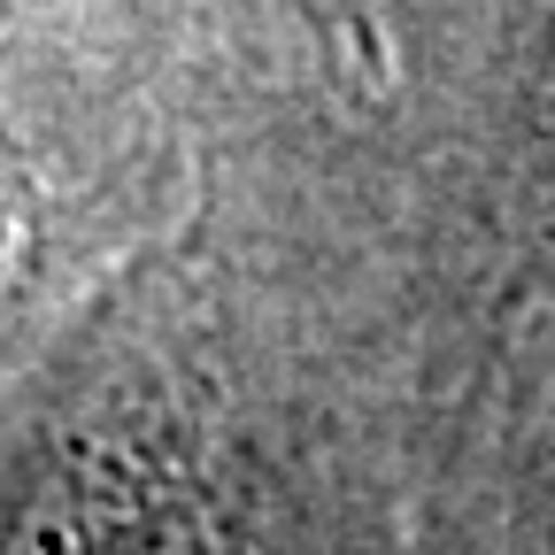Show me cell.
Listing matches in <instances>:
<instances>
[{
    "instance_id": "obj_1",
    "label": "cell",
    "mask_w": 555,
    "mask_h": 555,
    "mask_svg": "<svg viewBox=\"0 0 555 555\" xmlns=\"http://www.w3.org/2000/svg\"><path fill=\"white\" fill-rule=\"evenodd\" d=\"M16 185H9V124H0V247H9V224H16Z\"/></svg>"
}]
</instances>
